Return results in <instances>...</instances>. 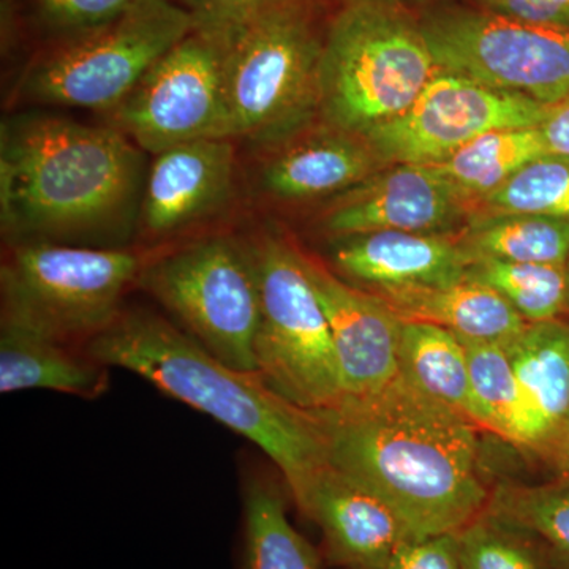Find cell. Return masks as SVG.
I'll list each match as a JSON object with an SVG mask.
<instances>
[{
    "instance_id": "6da1fadb",
    "label": "cell",
    "mask_w": 569,
    "mask_h": 569,
    "mask_svg": "<svg viewBox=\"0 0 569 569\" xmlns=\"http://www.w3.org/2000/svg\"><path fill=\"white\" fill-rule=\"evenodd\" d=\"M313 415L329 463L383 498L411 538L458 533L488 508L481 429L402 376Z\"/></svg>"
},
{
    "instance_id": "7a4b0ae2",
    "label": "cell",
    "mask_w": 569,
    "mask_h": 569,
    "mask_svg": "<svg viewBox=\"0 0 569 569\" xmlns=\"http://www.w3.org/2000/svg\"><path fill=\"white\" fill-rule=\"evenodd\" d=\"M144 157L112 126L11 116L0 130V220L13 244L122 249L138 228Z\"/></svg>"
},
{
    "instance_id": "3957f363",
    "label": "cell",
    "mask_w": 569,
    "mask_h": 569,
    "mask_svg": "<svg viewBox=\"0 0 569 569\" xmlns=\"http://www.w3.org/2000/svg\"><path fill=\"white\" fill-rule=\"evenodd\" d=\"M86 353L104 367L129 370L263 449L293 501L329 466L316 415L284 400L258 373L224 365L156 313L122 310Z\"/></svg>"
},
{
    "instance_id": "277c9868",
    "label": "cell",
    "mask_w": 569,
    "mask_h": 569,
    "mask_svg": "<svg viewBox=\"0 0 569 569\" xmlns=\"http://www.w3.org/2000/svg\"><path fill=\"white\" fill-rule=\"evenodd\" d=\"M438 70L419 21L399 6L350 0L325 36L318 112L361 137L402 114Z\"/></svg>"
},
{
    "instance_id": "5b68a950",
    "label": "cell",
    "mask_w": 569,
    "mask_h": 569,
    "mask_svg": "<svg viewBox=\"0 0 569 569\" xmlns=\"http://www.w3.org/2000/svg\"><path fill=\"white\" fill-rule=\"evenodd\" d=\"M216 33L223 43L228 140L282 141L318 112L325 39L313 28L305 0Z\"/></svg>"
},
{
    "instance_id": "8992f818",
    "label": "cell",
    "mask_w": 569,
    "mask_h": 569,
    "mask_svg": "<svg viewBox=\"0 0 569 569\" xmlns=\"http://www.w3.org/2000/svg\"><path fill=\"white\" fill-rule=\"evenodd\" d=\"M144 261L126 249L58 242L13 244L0 269L2 321L88 346L122 313Z\"/></svg>"
},
{
    "instance_id": "52a82bcc",
    "label": "cell",
    "mask_w": 569,
    "mask_h": 569,
    "mask_svg": "<svg viewBox=\"0 0 569 569\" xmlns=\"http://www.w3.org/2000/svg\"><path fill=\"white\" fill-rule=\"evenodd\" d=\"M193 29L179 3L141 0L114 20L59 37L22 71L20 92L36 103L110 114Z\"/></svg>"
},
{
    "instance_id": "ba28073f",
    "label": "cell",
    "mask_w": 569,
    "mask_h": 569,
    "mask_svg": "<svg viewBox=\"0 0 569 569\" xmlns=\"http://www.w3.org/2000/svg\"><path fill=\"white\" fill-rule=\"evenodd\" d=\"M260 282L257 373L272 391L318 413L342 402L331 328L302 266L301 250L277 236L252 242Z\"/></svg>"
},
{
    "instance_id": "9c48e42d",
    "label": "cell",
    "mask_w": 569,
    "mask_h": 569,
    "mask_svg": "<svg viewBox=\"0 0 569 569\" xmlns=\"http://www.w3.org/2000/svg\"><path fill=\"white\" fill-rule=\"evenodd\" d=\"M138 283L224 365L257 373L261 298L252 244L201 239L144 263Z\"/></svg>"
},
{
    "instance_id": "30bf717a",
    "label": "cell",
    "mask_w": 569,
    "mask_h": 569,
    "mask_svg": "<svg viewBox=\"0 0 569 569\" xmlns=\"http://www.w3.org/2000/svg\"><path fill=\"white\" fill-rule=\"evenodd\" d=\"M419 26L440 70L542 104L569 99V29L462 7L430 11Z\"/></svg>"
},
{
    "instance_id": "8fae6325",
    "label": "cell",
    "mask_w": 569,
    "mask_h": 569,
    "mask_svg": "<svg viewBox=\"0 0 569 569\" xmlns=\"http://www.w3.org/2000/svg\"><path fill=\"white\" fill-rule=\"evenodd\" d=\"M110 118V126L153 156L227 138L222 39L194 28L153 63Z\"/></svg>"
},
{
    "instance_id": "7c38bea8",
    "label": "cell",
    "mask_w": 569,
    "mask_h": 569,
    "mask_svg": "<svg viewBox=\"0 0 569 569\" xmlns=\"http://www.w3.org/2000/svg\"><path fill=\"white\" fill-rule=\"evenodd\" d=\"M548 108L530 97L438 70L402 114L361 138L381 163L437 164L481 134L538 127Z\"/></svg>"
},
{
    "instance_id": "4fadbf2b",
    "label": "cell",
    "mask_w": 569,
    "mask_h": 569,
    "mask_svg": "<svg viewBox=\"0 0 569 569\" xmlns=\"http://www.w3.org/2000/svg\"><path fill=\"white\" fill-rule=\"evenodd\" d=\"M467 206L433 164L400 163L332 198L320 224L332 238L373 231L445 234L462 222Z\"/></svg>"
},
{
    "instance_id": "5bb4252c",
    "label": "cell",
    "mask_w": 569,
    "mask_h": 569,
    "mask_svg": "<svg viewBox=\"0 0 569 569\" xmlns=\"http://www.w3.org/2000/svg\"><path fill=\"white\" fill-rule=\"evenodd\" d=\"M301 260L331 328L342 400L377 395L399 377L403 321L380 296L348 283L309 254L301 252Z\"/></svg>"
},
{
    "instance_id": "9a60e30c",
    "label": "cell",
    "mask_w": 569,
    "mask_h": 569,
    "mask_svg": "<svg viewBox=\"0 0 569 569\" xmlns=\"http://www.w3.org/2000/svg\"><path fill=\"white\" fill-rule=\"evenodd\" d=\"M295 503L320 530V549L329 567L387 569L397 548L413 539L383 498L331 463Z\"/></svg>"
},
{
    "instance_id": "2e32d148",
    "label": "cell",
    "mask_w": 569,
    "mask_h": 569,
    "mask_svg": "<svg viewBox=\"0 0 569 569\" xmlns=\"http://www.w3.org/2000/svg\"><path fill=\"white\" fill-rule=\"evenodd\" d=\"M233 183V140L208 138L157 153L146 173L138 228L151 239L182 233L219 212Z\"/></svg>"
},
{
    "instance_id": "e0dca14e",
    "label": "cell",
    "mask_w": 569,
    "mask_h": 569,
    "mask_svg": "<svg viewBox=\"0 0 569 569\" xmlns=\"http://www.w3.org/2000/svg\"><path fill=\"white\" fill-rule=\"evenodd\" d=\"M336 274L373 295L466 279L470 258L447 234L373 231L332 238Z\"/></svg>"
},
{
    "instance_id": "ac0fdd59",
    "label": "cell",
    "mask_w": 569,
    "mask_h": 569,
    "mask_svg": "<svg viewBox=\"0 0 569 569\" xmlns=\"http://www.w3.org/2000/svg\"><path fill=\"white\" fill-rule=\"evenodd\" d=\"M380 163L361 137L326 126L272 156L261 168L260 189L282 201L335 198L376 174Z\"/></svg>"
},
{
    "instance_id": "d6986e66",
    "label": "cell",
    "mask_w": 569,
    "mask_h": 569,
    "mask_svg": "<svg viewBox=\"0 0 569 569\" xmlns=\"http://www.w3.org/2000/svg\"><path fill=\"white\" fill-rule=\"evenodd\" d=\"M377 296L400 320L438 325L468 342L505 346L527 325L497 291L468 279Z\"/></svg>"
},
{
    "instance_id": "ffe728a7",
    "label": "cell",
    "mask_w": 569,
    "mask_h": 569,
    "mask_svg": "<svg viewBox=\"0 0 569 569\" xmlns=\"http://www.w3.org/2000/svg\"><path fill=\"white\" fill-rule=\"evenodd\" d=\"M50 389L96 399L108 389V367L73 346L20 326L0 325V392Z\"/></svg>"
},
{
    "instance_id": "44dd1931",
    "label": "cell",
    "mask_w": 569,
    "mask_h": 569,
    "mask_svg": "<svg viewBox=\"0 0 569 569\" xmlns=\"http://www.w3.org/2000/svg\"><path fill=\"white\" fill-rule=\"evenodd\" d=\"M471 388L481 429L545 459L550 438L500 343L468 342Z\"/></svg>"
},
{
    "instance_id": "7402d4cb",
    "label": "cell",
    "mask_w": 569,
    "mask_h": 569,
    "mask_svg": "<svg viewBox=\"0 0 569 569\" xmlns=\"http://www.w3.org/2000/svg\"><path fill=\"white\" fill-rule=\"evenodd\" d=\"M399 376L481 429L467 347L455 332L438 325L403 321Z\"/></svg>"
},
{
    "instance_id": "603a6c76",
    "label": "cell",
    "mask_w": 569,
    "mask_h": 569,
    "mask_svg": "<svg viewBox=\"0 0 569 569\" xmlns=\"http://www.w3.org/2000/svg\"><path fill=\"white\" fill-rule=\"evenodd\" d=\"M503 347L552 447L569 418V318L527 323Z\"/></svg>"
},
{
    "instance_id": "cb8c5ba5",
    "label": "cell",
    "mask_w": 569,
    "mask_h": 569,
    "mask_svg": "<svg viewBox=\"0 0 569 569\" xmlns=\"http://www.w3.org/2000/svg\"><path fill=\"white\" fill-rule=\"evenodd\" d=\"M325 565L321 549L288 518L282 489L263 477L247 479L239 569H323Z\"/></svg>"
},
{
    "instance_id": "d4e9b609",
    "label": "cell",
    "mask_w": 569,
    "mask_h": 569,
    "mask_svg": "<svg viewBox=\"0 0 569 569\" xmlns=\"http://www.w3.org/2000/svg\"><path fill=\"white\" fill-rule=\"evenodd\" d=\"M471 261L568 264L569 220L492 213L471 220L458 239Z\"/></svg>"
},
{
    "instance_id": "484cf974",
    "label": "cell",
    "mask_w": 569,
    "mask_h": 569,
    "mask_svg": "<svg viewBox=\"0 0 569 569\" xmlns=\"http://www.w3.org/2000/svg\"><path fill=\"white\" fill-rule=\"evenodd\" d=\"M542 156H548V149L538 127H520L481 134L433 167L471 204L481 203L520 168Z\"/></svg>"
},
{
    "instance_id": "4316f807",
    "label": "cell",
    "mask_w": 569,
    "mask_h": 569,
    "mask_svg": "<svg viewBox=\"0 0 569 569\" xmlns=\"http://www.w3.org/2000/svg\"><path fill=\"white\" fill-rule=\"evenodd\" d=\"M490 515L529 533L552 569H569V479L548 485L500 482L492 488Z\"/></svg>"
},
{
    "instance_id": "83f0119b",
    "label": "cell",
    "mask_w": 569,
    "mask_h": 569,
    "mask_svg": "<svg viewBox=\"0 0 569 569\" xmlns=\"http://www.w3.org/2000/svg\"><path fill=\"white\" fill-rule=\"evenodd\" d=\"M466 279L492 288L526 323L569 316L568 264L478 260L468 264Z\"/></svg>"
},
{
    "instance_id": "f1b7e54d",
    "label": "cell",
    "mask_w": 569,
    "mask_h": 569,
    "mask_svg": "<svg viewBox=\"0 0 569 569\" xmlns=\"http://www.w3.org/2000/svg\"><path fill=\"white\" fill-rule=\"evenodd\" d=\"M481 204L493 213L569 220V160L550 153L538 157Z\"/></svg>"
},
{
    "instance_id": "f546056e",
    "label": "cell",
    "mask_w": 569,
    "mask_h": 569,
    "mask_svg": "<svg viewBox=\"0 0 569 569\" xmlns=\"http://www.w3.org/2000/svg\"><path fill=\"white\" fill-rule=\"evenodd\" d=\"M462 569H552L529 533L488 509L456 533Z\"/></svg>"
},
{
    "instance_id": "4dcf8cb0",
    "label": "cell",
    "mask_w": 569,
    "mask_h": 569,
    "mask_svg": "<svg viewBox=\"0 0 569 569\" xmlns=\"http://www.w3.org/2000/svg\"><path fill=\"white\" fill-rule=\"evenodd\" d=\"M41 20L51 29L69 33L97 28L121 17L141 0H33Z\"/></svg>"
},
{
    "instance_id": "1f68e13d",
    "label": "cell",
    "mask_w": 569,
    "mask_h": 569,
    "mask_svg": "<svg viewBox=\"0 0 569 569\" xmlns=\"http://www.w3.org/2000/svg\"><path fill=\"white\" fill-rule=\"evenodd\" d=\"M290 2L295 0H179V6L189 11L194 28L222 32L266 10Z\"/></svg>"
},
{
    "instance_id": "d6a6232c",
    "label": "cell",
    "mask_w": 569,
    "mask_h": 569,
    "mask_svg": "<svg viewBox=\"0 0 569 569\" xmlns=\"http://www.w3.org/2000/svg\"><path fill=\"white\" fill-rule=\"evenodd\" d=\"M387 569H462L456 533L408 539L397 548Z\"/></svg>"
},
{
    "instance_id": "836d02e7",
    "label": "cell",
    "mask_w": 569,
    "mask_h": 569,
    "mask_svg": "<svg viewBox=\"0 0 569 569\" xmlns=\"http://www.w3.org/2000/svg\"><path fill=\"white\" fill-rule=\"evenodd\" d=\"M485 10L530 24L569 29V0H475Z\"/></svg>"
},
{
    "instance_id": "e575fe53",
    "label": "cell",
    "mask_w": 569,
    "mask_h": 569,
    "mask_svg": "<svg viewBox=\"0 0 569 569\" xmlns=\"http://www.w3.org/2000/svg\"><path fill=\"white\" fill-rule=\"evenodd\" d=\"M538 129L548 153L569 160V99L549 104Z\"/></svg>"
},
{
    "instance_id": "d590c367",
    "label": "cell",
    "mask_w": 569,
    "mask_h": 569,
    "mask_svg": "<svg viewBox=\"0 0 569 569\" xmlns=\"http://www.w3.org/2000/svg\"><path fill=\"white\" fill-rule=\"evenodd\" d=\"M545 459L560 475V478L569 479V418Z\"/></svg>"
},
{
    "instance_id": "8d00e7d4",
    "label": "cell",
    "mask_w": 569,
    "mask_h": 569,
    "mask_svg": "<svg viewBox=\"0 0 569 569\" xmlns=\"http://www.w3.org/2000/svg\"><path fill=\"white\" fill-rule=\"evenodd\" d=\"M370 2L389 3V6H399L402 0H370Z\"/></svg>"
},
{
    "instance_id": "74e56055",
    "label": "cell",
    "mask_w": 569,
    "mask_h": 569,
    "mask_svg": "<svg viewBox=\"0 0 569 569\" xmlns=\"http://www.w3.org/2000/svg\"><path fill=\"white\" fill-rule=\"evenodd\" d=\"M568 269H569V261H568Z\"/></svg>"
}]
</instances>
